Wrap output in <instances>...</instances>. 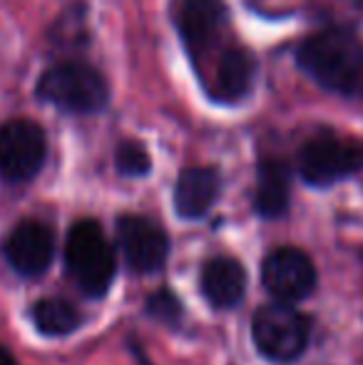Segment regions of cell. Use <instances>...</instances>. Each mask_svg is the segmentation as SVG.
Returning <instances> with one entry per match:
<instances>
[{
  "instance_id": "obj_10",
  "label": "cell",
  "mask_w": 363,
  "mask_h": 365,
  "mask_svg": "<svg viewBox=\"0 0 363 365\" xmlns=\"http://www.w3.org/2000/svg\"><path fill=\"white\" fill-rule=\"evenodd\" d=\"M262 281L279 303L304 301L316 289V266L301 249L281 246L264 259Z\"/></svg>"
},
{
  "instance_id": "obj_2",
  "label": "cell",
  "mask_w": 363,
  "mask_h": 365,
  "mask_svg": "<svg viewBox=\"0 0 363 365\" xmlns=\"http://www.w3.org/2000/svg\"><path fill=\"white\" fill-rule=\"evenodd\" d=\"M170 15L192 70L202 80L217 55L232 43V13L224 0H172Z\"/></svg>"
},
{
  "instance_id": "obj_16",
  "label": "cell",
  "mask_w": 363,
  "mask_h": 365,
  "mask_svg": "<svg viewBox=\"0 0 363 365\" xmlns=\"http://www.w3.org/2000/svg\"><path fill=\"white\" fill-rule=\"evenodd\" d=\"M115 167L122 177L140 179L152 172V157L147 147L137 140H125L115 149Z\"/></svg>"
},
{
  "instance_id": "obj_15",
  "label": "cell",
  "mask_w": 363,
  "mask_h": 365,
  "mask_svg": "<svg viewBox=\"0 0 363 365\" xmlns=\"http://www.w3.org/2000/svg\"><path fill=\"white\" fill-rule=\"evenodd\" d=\"M33 323L43 336L63 338L78 331L83 316L80 311L65 298H43L33 306Z\"/></svg>"
},
{
  "instance_id": "obj_11",
  "label": "cell",
  "mask_w": 363,
  "mask_h": 365,
  "mask_svg": "<svg viewBox=\"0 0 363 365\" xmlns=\"http://www.w3.org/2000/svg\"><path fill=\"white\" fill-rule=\"evenodd\" d=\"M5 259L25 279H38L55 259V234L43 221H23L5 241Z\"/></svg>"
},
{
  "instance_id": "obj_5",
  "label": "cell",
  "mask_w": 363,
  "mask_h": 365,
  "mask_svg": "<svg viewBox=\"0 0 363 365\" xmlns=\"http://www.w3.org/2000/svg\"><path fill=\"white\" fill-rule=\"evenodd\" d=\"M296 172L309 187L324 189L363 172V140L326 130L306 140L296 157Z\"/></svg>"
},
{
  "instance_id": "obj_7",
  "label": "cell",
  "mask_w": 363,
  "mask_h": 365,
  "mask_svg": "<svg viewBox=\"0 0 363 365\" xmlns=\"http://www.w3.org/2000/svg\"><path fill=\"white\" fill-rule=\"evenodd\" d=\"M48 159V137L33 120H10L0 127V179L28 184Z\"/></svg>"
},
{
  "instance_id": "obj_6",
  "label": "cell",
  "mask_w": 363,
  "mask_h": 365,
  "mask_svg": "<svg viewBox=\"0 0 363 365\" xmlns=\"http://www.w3.org/2000/svg\"><path fill=\"white\" fill-rule=\"evenodd\" d=\"M257 351L274 363H291L309 348L311 323L291 303H267L252 318Z\"/></svg>"
},
{
  "instance_id": "obj_12",
  "label": "cell",
  "mask_w": 363,
  "mask_h": 365,
  "mask_svg": "<svg viewBox=\"0 0 363 365\" xmlns=\"http://www.w3.org/2000/svg\"><path fill=\"white\" fill-rule=\"evenodd\" d=\"M222 192V177L214 167H187L175 184V209L182 219H202L212 212Z\"/></svg>"
},
{
  "instance_id": "obj_18",
  "label": "cell",
  "mask_w": 363,
  "mask_h": 365,
  "mask_svg": "<svg viewBox=\"0 0 363 365\" xmlns=\"http://www.w3.org/2000/svg\"><path fill=\"white\" fill-rule=\"evenodd\" d=\"M0 365H18L13 356H10V351H5V348H0Z\"/></svg>"
},
{
  "instance_id": "obj_1",
  "label": "cell",
  "mask_w": 363,
  "mask_h": 365,
  "mask_svg": "<svg viewBox=\"0 0 363 365\" xmlns=\"http://www.w3.org/2000/svg\"><path fill=\"white\" fill-rule=\"evenodd\" d=\"M296 68L321 90L346 100H363V40L354 30L331 25L301 40Z\"/></svg>"
},
{
  "instance_id": "obj_9",
  "label": "cell",
  "mask_w": 363,
  "mask_h": 365,
  "mask_svg": "<svg viewBox=\"0 0 363 365\" xmlns=\"http://www.w3.org/2000/svg\"><path fill=\"white\" fill-rule=\"evenodd\" d=\"M117 246L127 266L137 274H155L170 256V236L157 221L127 214L117 219Z\"/></svg>"
},
{
  "instance_id": "obj_3",
  "label": "cell",
  "mask_w": 363,
  "mask_h": 365,
  "mask_svg": "<svg viewBox=\"0 0 363 365\" xmlns=\"http://www.w3.org/2000/svg\"><path fill=\"white\" fill-rule=\"evenodd\" d=\"M40 102L68 115H95L110 105V85L97 68L80 60H65L40 75L35 85Z\"/></svg>"
},
{
  "instance_id": "obj_14",
  "label": "cell",
  "mask_w": 363,
  "mask_h": 365,
  "mask_svg": "<svg viewBox=\"0 0 363 365\" xmlns=\"http://www.w3.org/2000/svg\"><path fill=\"white\" fill-rule=\"evenodd\" d=\"M291 202V169L286 162L267 157L259 162L257 169V192L254 207L262 217L279 219L286 214Z\"/></svg>"
},
{
  "instance_id": "obj_4",
  "label": "cell",
  "mask_w": 363,
  "mask_h": 365,
  "mask_svg": "<svg viewBox=\"0 0 363 365\" xmlns=\"http://www.w3.org/2000/svg\"><path fill=\"white\" fill-rule=\"evenodd\" d=\"M65 264L75 284L88 296L102 298L110 291L117 274V254L97 221L83 219L70 229Z\"/></svg>"
},
{
  "instance_id": "obj_8",
  "label": "cell",
  "mask_w": 363,
  "mask_h": 365,
  "mask_svg": "<svg viewBox=\"0 0 363 365\" xmlns=\"http://www.w3.org/2000/svg\"><path fill=\"white\" fill-rule=\"evenodd\" d=\"M259 75V60L254 55L252 48L247 45L232 43L217 55L209 70L204 73L202 82L204 92L209 100H214L217 105H239L254 92Z\"/></svg>"
},
{
  "instance_id": "obj_17",
  "label": "cell",
  "mask_w": 363,
  "mask_h": 365,
  "mask_svg": "<svg viewBox=\"0 0 363 365\" xmlns=\"http://www.w3.org/2000/svg\"><path fill=\"white\" fill-rule=\"evenodd\" d=\"M147 311H150V316H155L157 321H162V323H177L182 318L180 298L167 289L155 291L147 298Z\"/></svg>"
},
{
  "instance_id": "obj_13",
  "label": "cell",
  "mask_w": 363,
  "mask_h": 365,
  "mask_svg": "<svg viewBox=\"0 0 363 365\" xmlns=\"http://www.w3.org/2000/svg\"><path fill=\"white\" fill-rule=\"evenodd\" d=\"M247 291V274L242 264L229 256H217L202 271V293L214 308H234Z\"/></svg>"
}]
</instances>
